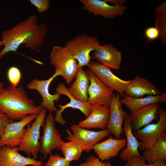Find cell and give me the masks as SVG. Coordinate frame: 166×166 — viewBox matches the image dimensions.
<instances>
[{
  "instance_id": "1",
  "label": "cell",
  "mask_w": 166,
  "mask_h": 166,
  "mask_svg": "<svg viewBox=\"0 0 166 166\" xmlns=\"http://www.w3.org/2000/svg\"><path fill=\"white\" fill-rule=\"evenodd\" d=\"M35 15L29 16L11 29L4 30L1 38L4 48L0 52V59L8 52H16L20 46L24 44L26 48L38 52L47 36L48 28L44 24H38Z\"/></svg>"
},
{
  "instance_id": "2",
  "label": "cell",
  "mask_w": 166,
  "mask_h": 166,
  "mask_svg": "<svg viewBox=\"0 0 166 166\" xmlns=\"http://www.w3.org/2000/svg\"><path fill=\"white\" fill-rule=\"evenodd\" d=\"M44 109L35 105L22 85L15 87L9 84L0 92V111L11 120H21L29 115L39 114Z\"/></svg>"
},
{
  "instance_id": "3",
  "label": "cell",
  "mask_w": 166,
  "mask_h": 166,
  "mask_svg": "<svg viewBox=\"0 0 166 166\" xmlns=\"http://www.w3.org/2000/svg\"><path fill=\"white\" fill-rule=\"evenodd\" d=\"M101 45L96 37L82 33L69 40L65 46L78 61L79 67L83 68L93 59L90 55L91 52Z\"/></svg>"
},
{
  "instance_id": "4",
  "label": "cell",
  "mask_w": 166,
  "mask_h": 166,
  "mask_svg": "<svg viewBox=\"0 0 166 166\" xmlns=\"http://www.w3.org/2000/svg\"><path fill=\"white\" fill-rule=\"evenodd\" d=\"M51 64L70 84L76 77L79 68L77 61L65 46L53 45L49 56Z\"/></svg>"
},
{
  "instance_id": "5",
  "label": "cell",
  "mask_w": 166,
  "mask_h": 166,
  "mask_svg": "<svg viewBox=\"0 0 166 166\" xmlns=\"http://www.w3.org/2000/svg\"><path fill=\"white\" fill-rule=\"evenodd\" d=\"M159 116L156 123L150 124L133 132L135 137L139 140L138 150L144 151L166 137V109L160 108Z\"/></svg>"
},
{
  "instance_id": "6",
  "label": "cell",
  "mask_w": 166,
  "mask_h": 166,
  "mask_svg": "<svg viewBox=\"0 0 166 166\" xmlns=\"http://www.w3.org/2000/svg\"><path fill=\"white\" fill-rule=\"evenodd\" d=\"M46 113V109H44L31 124L27 125L25 134L18 146V151L24 152L29 156L32 155L36 160L41 146L39 141L40 129L44 124Z\"/></svg>"
},
{
  "instance_id": "7",
  "label": "cell",
  "mask_w": 166,
  "mask_h": 166,
  "mask_svg": "<svg viewBox=\"0 0 166 166\" xmlns=\"http://www.w3.org/2000/svg\"><path fill=\"white\" fill-rule=\"evenodd\" d=\"M70 128L73 133L67 129L68 136L66 139L77 143L82 147L83 150L87 153L93 149L96 144L110 134L109 131L106 128L96 131L81 127L78 124H73Z\"/></svg>"
},
{
  "instance_id": "8",
  "label": "cell",
  "mask_w": 166,
  "mask_h": 166,
  "mask_svg": "<svg viewBox=\"0 0 166 166\" xmlns=\"http://www.w3.org/2000/svg\"><path fill=\"white\" fill-rule=\"evenodd\" d=\"M52 113L49 112L44 120L42 125L43 134L40 137L41 147L39 152L45 158L52 154L53 149L60 150L63 141L58 130L54 124Z\"/></svg>"
},
{
  "instance_id": "9",
  "label": "cell",
  "mask_w": 166,
  "mask_h": 166,
  "mask_svg": "<svg viewBox=\"0 0 166 166\" xmlns=\"http://www.w3.org/2000/svg\"><path fill=\"white\" fill-rule=\"evenodd\" d=\"M87 66L102 83L111 90L118 93L120 97L124 96V91L131 80L120 78L112 72L110 68L97 61H90Z\"/></svg>"
},
{
  "instance_id": "10",
  "label": "cell",
  "mask_w": 166,
  "mask_h": 166,
  "mask_svg": "<svg viewBox=\"0 0 166 166\" xmlns=\"http://www.w3.org/2000/svg\"><path fill=\"white\" fill-rule=\"evenodd\" d=\"M38 115L30 114L18 121L8 124L0 139V147L3 146L10 148L18 146L26 132L25 126L35 120Z\"/></svg>"
},
{
  "instance_id": "11",
  "label": "cell",
  "mask_w": 166,
  "mask_h": 166,
  "mask_svg": "<svg viewBox=\"0 0 166 166\" xmlns=\"http://www.w3.org/2000/svg\"><path fill=\"white\" fill-rule=\"evenodd\" d=\"M55 71L54 74L48 79L45 80L35 78L26 85L27 89L35 90L39 93L42 99L40 105L51 113L57 111L54 102H57L61 97L60 95L57 93L51 94L49 92V86L51 82L56 77L60 76L58 72Z\"/></svg>"
},
{
  "instance_id": "12",
  "label": "cell",
  "mask_w": 166,
  "mask_h": 166,
  "mask_svg": "<svg viewBox=\"0 0 166 166\" xmlns=\"http://www.w3.org/2000/svg\"><path fill=\"white\" fill-rule=\"evenodd\" d=\"M120 97L117 92L113 94L109 105L110 114L108 124L106 126L110 134L115 138H120L123 135L122 125L127 111L122 108V104L120 101Z\"/></svg>"
},
{
  "instance_id": "13",
  "label": "cell",
  "mask_w": 166,
  "mask_h": 166,
  "mask_svg": "<svg viewBox=\"0 0 166 166\" xmlns=\"http://www.w3.org/2000/svg\"><path fill=\"white\" fill-rule=\"evenodd\" d=\"M80 2L83 5V9L94 16L107 19L122 15L127 7L124 6L110 5L104 0H80Z\"/></svg>"
},
{
  "instance_id": "14",
  "label": "cell",
  "mask_w": 166,
  "mask_h": 166,
  "mask_svg": "<svg viewBox=\"0 0 166 166\" xmlns=\"http://www.w3.org/2000/svg\"><path fill=\"white\" fill-rule=\"evenodd\" d=\"M90 84L88 90V103L89 104H98L109 106L114 91L102 83L89 69L87 70Z\"/></svg>"
},
{
  "instance_id": "15",
  "label": "cell",
  "mask_w": 166,
  "mask_h": 166,
  "mask_svg": "<svg viewBox=\"0 0 166 166\" xmlns=\"http://www.w3.org/2000/svg\"><path fill=\"white\" fill-rule=\"evenodd\" d=\"M91 112L86 119L80 121L78 125L81 127L86 128H99L103 130L106 128L110 114L109 106L98 104H90Z\"/></svg>"
},
{
  "instance_id": "16",
  "label": "cell",
  "mask_w": 166,
  "mask_h": 166,
  "mask_svg": "<svg viewBox=\"0 0 166 166\" xmlns=\"http://www.w3.org/2000/svg\"><path fill=\"white\" fill-rule=\"evenodd\" d=\"M18 146L10 148L6 146L0 147V166H42L43 162L30 156L26 157L18 152Z\"/></svg>"
},
{
  "instance_id": "17",
  "label": "cell",
  "mask_w": 166,
  "mask_h": 166,
  "mask_svg": "<svg viewBox=\"0 0 166 166\" xmlns=\"http://www.w3.org/2000/svg\"><path fill=\"white\" fill-rule=\"evenodd\" d=\"M92 58L110 69H120L122 60V53L112 44L101 45L92 53Z\"/></svg>"
},
{
  "instance_id": "18",
  "label": "cell",
  "mask_w": 166,
  "mask_h": 166,
  "mask_svg": "<svg viewBox=\"0 0 166 166\" xmlns=\"http://www.w3.org/2000/svg\"><path fill=\"white\" fill-rule=\"evenodd\" d=\"M160 108L158 104H154L131 112L128 114L132 131L137 130L159 119Z\"/></svg>"
},
{
  "instance_id": "19",
  "label": "cell",
  "mask_w": 166,
  "mask_h": 166,
  "mask_svg": "<svg viewBox=\"0 0 166 166\" xmlns=\"http://www.w3.org/2000/svg\"><path fill=\"white\" fill-rule=\"evenodd\" d=\"M57 93L59 95H64L67 96L70 99L69 102L65 105H58L60 109L56 113L54 118L55 121L62 125H64L66 122L62 118V113L63 111L68 108L77 109L80 111L86 117H88L91 112L90 104L88 103L85 102L77 100L73 97L69 92L67 87L65 85L60 83L58 84L56 89Z\"/></svg>"
},
{
  "instance_id": "20",
  "label": "cell",
  "mask_w": 166,
  "mask_h": 166,
  "mask_svg": "<svg viewBox=\"0 0 166 166\" xmlns=\"http://www.w3.org/2000/svg\"><path fill=\"white\" fill-rule=\"evenodd\" d=\"M126 144L125 138H113L110 136L105 140L96 144L93 149L101 161H107L116 157L126 147Z\"/></svg>"
},
{
  "instance_id": "21",
  "label": "cell",
  "mask_w": 166,
  "mask_h": 166,
  "mask_svg": "<svg viewBox=\"0 0 166 166\" xmlns=\"http://www.w3.org/2000/svg\"><path fill=\"white\" fill-rule=\"evenodd\" d=\"M124 93L125 95L132 97L141 98L145 95H158L161 93L153 83L136 74L127 86Z\"/></svg>"
},
{
  "instance_id": "22",
  "label": "cell",
  "mask_w": 166,
  "mask_h": 166,
  "mask_svg": "<svg viewBox=\"0 0 166 166\" xmlns=\"http://www.w3.org/2000/svg\"><path fill=\"white\" fill-rule=\"evenodd\" d=\"M76 79L69 87H67L69 93L76 100L88 102V90L90 84V77L87 71L79 67Z\"/></svg>"
},
{
  "instance_id": "23",
  "label": "cell",
  "mask_w": 166,
  "mask_h": 166,
  "mask_svg": "<svg viewBox=\"0 0 166 166\" xmlns=\"http://www.w3.org/2000/svg\"><path fill=\"white\" fill-rule=\"evenodd\" d=\"M123 132L126 138V146L121 151L120 158L123 161L129 160L134 155H140L138 151L139 141L133 134L129 114H127L123 123Z\"/></svg>"
},
{
  "instance_id": "24",
  "label": "cell",
  "mask_w": 166,
  "mask_h": 166,
  "mask_svg": "<svg viewBox=\"0 0 166 166\" xmlns=\"http://www.w3.org/2000/svg\"><path fill=\"white\" fill-rule=\"evenodd\" d=\"M120 101L131 112L138 110L149 105L166 103V93L158 95H149L141 98H134L125 95Z\"/></svg>"
},
{
  "instance_id": "25",
  "label": "cell",
  "mask_w": 166,
  "mask_h": 166,
  "mask_svg": "<svg viewBox=\"0 0 166 166\" xmlns=\"http://www.w3.org/2000/svg\"><path fill=\"white\" fill-rule=\"evenodd\" d=\"M142 156L148 164L160 160H166V137L158 141L151 147L144 149Z\"/></svg>"
},
{
  "instance_id": "26",
  "label": "cell",
  "mask_w": 166,
  "mask_h": 166,
  "mask_svg": "<svg viewBox=\"0 0 166 166\" xmlns=\"http://www.w3.org/2000/svg\"><path fill=\"white\" fill-rule=\"evenodd\" d=\"M60 150L66 159L71 162L80 159L83 151L82 147L77 143L72 140L62 143Z\"/></svg>"
},
{
  "instance_id": "27",
  "label": "cell",
  "mask_w": 166,
  "mask_h": 166,
  "mask_svg": "<svg viewBox=\"0 0 166 166\" xmlns=\"http://www.w3.org/2000/svg\"><path fill=\"white\" fill-rule=\"evenodd\" d=\"M155 27L160 32L159 38L166 45V14H156L155 20Z\"/></svg>"
},
{
  "instance_id": "28",
  "label": "cell",
  "mask_w": 166,
  "mask_h": 166,
  "mask_svg": "<svg viewBox=\"0 0 166 166\" xmlns=\"http://www.w3.org/2000/svg\"><path fill=\"white\" fill-rule=\"evenodd\" d=\"M71 161L57 154H51L49 158L44 166H70Z\"/></svg>"
},
{
  "instance_id": "29",
  "label": "cell",
  "mask_w": 166,
  "mask_h": 166,
  "mask_svg": "<svg viewBox=\"0 0 166 166\" xmlns=\"http://www.w3.org/2000/svg\"><path fill=\"white\" fill-rule=\"evenodd\" d=\"M7 76L10 85L17 87L21 78V73L19 69L15 66L10 67L8 71Z\"/></svg>"
},
{
  "instance_id": "30",
  "label": "cell",
  "mask_w": 166,
  "mask_h": 166,
  "mask_svg": "<svg viewBox=\"0 0 166 166\" xmlns=\"http://www.w3.org/2000/svg\"><path fill=\"white\" fill-rule=\"evenodd\" d=\"M78 166H112L110 161L100 160L99 158L92 155L89 156L86 161Z\"/></svg>"
},
{
  "instance_id": "31",
  "label": "cell",
  "mask_w": 166,
  "mask_h": 166,
  "mask_svg": "<svg viewBox=\"0 0 166 166\" xmlns=\"http://www.w3.org/2000/svg\"><path fill=\"white\" fill-rule=\"evenodd\" d=\"M30 2L36 8L40 14L47 11L50 4V1L49 0H30Z\"/></svg>"
},
{
  "instance_id": "32",
  "label": "cell",
  "mask_w": 166,
  "mask_h": 166,
  "mask_svg": "<svg viewBox=\"0 0 166 166\" xmlns=\"http://www.w3.org/2000/svg\"><path fill=\"white\" fill-rule=\"evenodd\" d=\"M145 164L146 161L142 156L134 155L126 161L124 166H143Z\"/></svg>"
},
{
  "instance_id": "33",
  "label": "cell",
  "mask_w": 166,
  "mask_h": 166,
  "mask_svg": "<svg viewBox=\"0 0 166 166\" xmlns=\"http://www.w3.org/2000/svg\"><path fill=\"white\" fill-rule=\"evenodd\" d=\"M144 34L148 41H152L159 38L160 32L156 27H149L145 29Z\"/></svg>"
},
{
  "instance_id": "34",
  "label": "cell",
  "mask_w": 166,
  "mask_h": 166,
  "mask_svg": "<svg viewBox=\"0 0 166 166\" xmlns=\"http://www.w3.org/2000/svg\"><path fill=\"white\" fill-rule=\"evenodd\" d=\"M14 122L0 111V139L5 132L7 125Z\"/></svg>"
},
{
  "instance_id": "35",
  "label": "cell",
  "mask_w": 166,
  "mask_h": 166,
  "mask_svg": "<svg viewBox=\"0 0 166 166\" xmlns=\"http://www.w3.org/2000/svg\"><path fill=\"white\" fill-rule=\"evenodd\" d=\"M154 11L156 14H166V2L155 7L154 9Z\"/></svg>"
},
{
  "instance_id": "36",
  "label": "cell",
  "mask_w": 166,
  "mask_h": 166,
  "mask_svg": "<svg viewBox=\"0 0 166 166\" xmlns=\"http://www.w3.org/2000/svg\"><path fill=\"white\" fill-rule=\"evenodd\" d=\"M107 3L109 2L114 4V6H123L126 2L124 0H104Z\"/></svg>"
},
{
  "instance_id": "37",
  "label": "cell",
  "mask_w": 166,
  "mask_h": 166,
  "mask_svg": "<svg viewBox=\"0 0 166 166\" xmlns=\"http://www.w3.org/2000/svg\"><path fill=\"white\" fill-rule=\"evenodd\" d=\"M152 164L156 166H166V160H156Z\"/></svg>"
},
{
  "instance_id": "38",
  "label": "cell",
  "mask_w": 166,
  "mask_h": 166,
  "mask_svg": "<svg viewBox=\"0 0 166 166\" xmlns=\"http://www.w3.org/2000/svg\"><path fill=\"white\" fill-rule=\"evenodd\" d=\"M4 84L1 81H0V92L4 88Z\"/></svg>"
},
{
  "instance_id": "39",
  "label": "cell",
  "mask_w": 166,
  "mask_h": 166,
  "mask_svg": "<svg viewBox=\"0 0 166 166\" xmlns=\"http://www.w3.org/2000/svg\"><path fill=\"white\" fill-rule=\"evenodd\" d=\"M143 166H156L154 164L152 163H150L148 164H145Z\"/></svg>"
},
{
  "instance_id": "40",
  "label": "cell",
  "mask_w": 166,
  "mask_h": 166,
  "mask_svg": "<svg viewBox=\"0 0 166 166\" xmlns=\"http://www.w3.org/2000/svg\"><path fill=\"white\" fill-rule=\"evenodd\" d=\"M2 45H3L2 43L1 40H0V47Z\"/></svg>"
},
{
  "instance_id": "41",
  "label": "cell",
  "mask_w": 166,
  "mask_h": 166,
  "mask_svg": "<svg viewBox=\"0 0 166 166\" xmlns=\"http://www.w3.org/2000/svg\"><path fill=\"white\" fill-rule=\"evenodd\" d=\"M31 166H36L34 165H31Z\"/></svg>"
}]
</instances>
